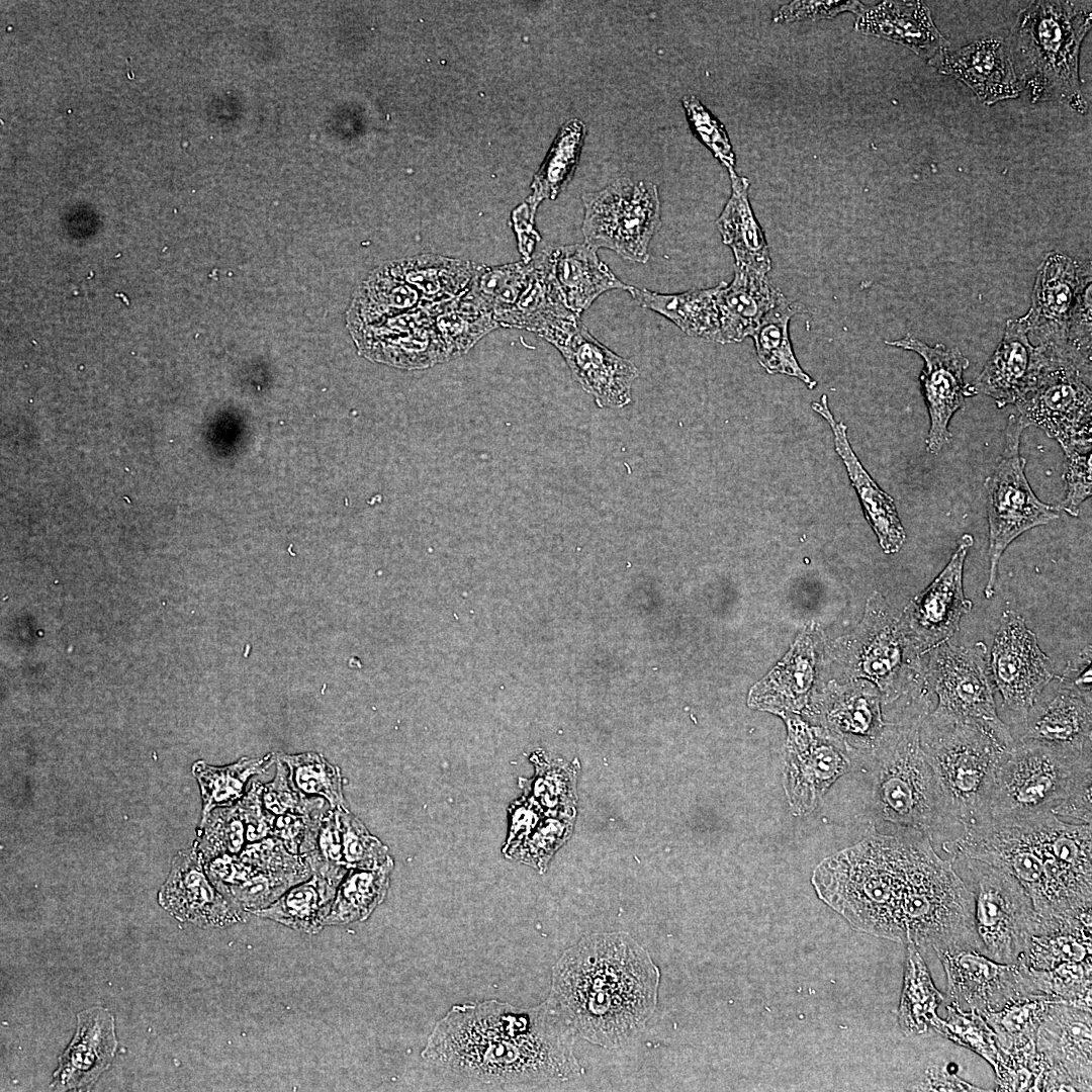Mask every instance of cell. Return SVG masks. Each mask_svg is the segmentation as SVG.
Returning <instances> with one entry per match:
<instances>
[{
    "label": "cell",
    "mask_w": 1092,
    "mask_h": 1092,
    "mask_svg": "<svg viewBox=\"0 0 1092 1092\" xmlns=\"http://www.w3.org/2000/svg\"><path fill=\"white\" fill-rule=\"evenodd\" d=\"M575 1035L548 1000L531 1008L497 1000L459 1004L437 1022L422 1058L483 1084H560L581 1072Z\"/></svg>",
    "instance_id": "cell-1"
},
{
    "label": "cell",
    "mask_w": 1092,
    "mask_h": 1092,
    "mask_svg": "<svg viewBox=\"0 0 1092 1092\" xmlns=\"http://www.w3.org/2000/svg\"><path fill=\"white\" fill-rule=\"evenodd\" d=\"M660 973L627 932L595 933L556 962L547 1000L575 1034L606 1048L629 1043L653 1015Z\"/></svg>",
    "instance_id": "cell-2"
},
{
    "label": "cell",
    "mask_w": 1092,
    "mask_h": 1092,
    "mask_svg": "<svg viewBox=\"0 0 1092 1092\" xmlns=\"http://www.w3.org/2000/svg\"><path fill=\"white\" fill-rule=\"evenodd\" d=\"M1092 824L1054 814L1013 822L963 826L941 844L951 858H972L1011 874L1031 899L1037 919L1092 906Z\"/></svg>",
    "instance_id": "cell-3"
},
{
    "label": "cell",
    "mask_w": 1092,
    "mask_h": 1092,
    "mask_svg": "<svg viewBox=\"0 0 1092 1092\" xmlns=\"http://www.w3.org/2000/svg\"><path fill=\"white\" fill-rule=\"evenodd\" d=\"M934 852L927 837L874 831L820 861L811 883L854 929L906 943V923Z\"/></svg>",
    "instance_id": "cell-4"
},
{
    "label": "cell",
    "mask_w": 1092,
    "mask_h": 1092,
    "mask_svg": "<svg viewBox=\"0 0 1092 1092\" xmlns=\"http://www.w3.org/2000/svg\"><path fill=\"white\" fill-rule=\"evenodd\" d=\"M926 716L905 712L900 722L885 725L873 746L860 752L855 769L863 775L869 833L880 823L892 826V834L919 835L942 844L962 832L920 745V725Z\"/></svg>",
    "instance_id": "cell-5"
},
{
    "label": "cell",
    "mask_w": 1092,
    "mask_h": 1092,
    "mask_svg": "<svg viewBox=\"0 0 1092 1092\" xmlns=\"http://www.w3.org/2000/svg\"><path fill=\"white\" fill-rule=\"evenodd\" d=\"M1091 23L1090 2L1034 1L1018 13L1008 51L1031 103L1058 101L1087 114L1079 56Z\"/></svg>",
    "instance_id": "cell-6"
},
{
    "label": "cell",
    "mask_w": 1092,
    "mask_h": 1092,
    "mask_svg": "<svg viewBox=\"0 0 1092 1092\" xmlns=\"http://www.w3.org/2000/svg\"><path fill=\"white\" fill-rule=\"evenodd\" d=\"M919 739L951 816L962 828L985 821L996 771L1010 749L979 725L930 713L921 722Z\"/></svg>",
    "instance_id": "cell-7"
},
{
    "label": "cell",
    "mask_w": 1092,
    "mask_h": 1092,
    "mask_svg": "<svg viewBox=\"0 0 1092 1092\" xmlns=\"http://www.w3.org/2000/svg\"><path fill=\"white\" fill-rule=\"evenodd\" d=\"M1091 757V747L1080 751L1032 739L1016 740L996 771L986 820L1013 822L1053 814L1092 775Z\"/></svg>",
    "instance_id": "cell-8"
},
{
    "label": "cell",
    "mask_w": 1092,
    "mask_h": 1092,
    "mask_svg": "<svg viewBox=\"0 0 1092 1092\" xmlns=\"http://www.w3.org/2000/svg\"><path fill=\"white\" fill-rule=\"evenodd\" d=\"M1036 372L1015 402L1024 428L1034 426L1058 441L1065 455L1091 449V369L1069 355L1036 346Z\"/></svg>",
    "instance_id": "cell-9"
},
{
    "label": "cell",
    "mask_w": 1092,
    "mask_h": 1092,
    "mask_svg": "<svg viewBox=\"0 0 1092 1092\" xmlns=\"http://www.w3.org/2000/svg\"><path fill=\"white\" fill-rule=\"evenodd\" d=\"M924 656V677L937 698L930 714L979 725L1011 750L1015 740L998 715L985 643L957 645L946 641Z\"/></svg>",
    "instance_id": "cell-10"
},
{
    "label": "cell",
    "mask_w": 1092,
    "mask_h": 1092,
    "mask_svg": "<svg viewBox=\"0 0 1092 1092\" xmlns=\"http://www.w3.org/2000/svg\"><path fill=\"white\" fill-rule=\"evenodd\" d=\"M1025 428L1017 414H1011L1005 430V448L993 473L984 481L988 494L989 573L984 595L995 594L997 571L1005 549L1022 533L1059 518L1057 506L1042 503L1025 476L1026 460L1020 455V438Z\"/></svg>",
    "instance_id": "cell-11"
},
{
    "label": "cell",
    "mask_w": 1092,
    "mask_h": 1092,
    "mask_svg": "<svg viewBox=\"0 0 1092 1092\" xmlns=\"http://www.w3.org/2000/svg\"><path fill=\"white\" fill-rule=\"evenodd\" d=\"M584 244L606 248L624 259L646 263L649 244L661 224L657 185L622 177L582 195Z\"/></svg>",
    "instance_id": "cell-12"
},
{
    "label": "cell",
    "mask_w": 1092,
    "mask_h": 1092,
    "mask_svg": "<svg viewBox=\"0 0 1092 1092\" xmlns=\"http://www.w3.org/2000/svg\"><path fill=\"white\" fill-rule=\"evenodd\" d=\"M969 872L975 899V925L982 952L1001 964L1023 963L1036 924L1028 894L1008 872L960 857Z\"/></svg>",
    "instance_id": "cell-13"
},
{
    "label": "cell",
    "mask_w": 1092,
    "mask_h": 1092,
    "mask_svg": "<svg viewBox=\"0 0 1092 1092\" xmlns=\"http://www.w3.org/2000/svg\"><path fill=\"white\" fill-rule=\"evenodd\" d=\"M207 862L206 873L217 890L250 912L269 906L312 873L307 857L291 853L273 836Z\"/></svg>",
    "instance_id": "cell-14"
},
{
    "label": "cell",
    "mask_w": 1092,
    "mask_h": 1092,
    "mask_svg": "<svg viewBox=\"0 0 1092 1092\" xmlns=\"http://www.w3.org/2000/svg\"><path fill=\"white\" fill-rule=\"evenodd\" d=\"M992 681L1002 698L1009 730L1016 731L1036 697L1055 676L1051 658L1040 649L1036 635L1013 610L1002 613L989 655Z\"/></svg>",
    "instance_id": "cell-15"
},
{
    "label": "cell",
    "mask_w": 1092,
    "mask_h": 1092,
    "mask_svg": "<svg viewBox=\"0 0 1092 1092\" xmlns=\"http://www.w3.org/2000/svg\"><path fill=\"white\" fill-rule=\"evenodd\" d=\"M783 787L793 815L814 811L830 787L855 769L860 752L789 714Z\"/></svg>",
    "instance_id": "cell-16"
},
{
    "label": "cell",
    "mask_w": 1092,
    "mask_h": 1092,
    "mask_svg": "<svg viewBox=\"0 0 1092 1092\" xmlns=\"http://www.w3.org/2000/svg\"><path fill=\"white\" fill-rule=\"evenodd\" d=\"M543 339L561 353L573 378L599 407L621 408L630 403L638 368L598 341L580 317L554 328Z\"/></svg>",
    "instance_id": "cell-17"
},
{
    "label": "cell",
    "mask_w": 1092,
    "mask_h": 1092,
    "mask_svg": "<svg viewBox=\"0 0 1092 1092\" xmlns=\"http://www.w3.org/2000/svg\"><path fill=\"white\" fill-rule=\"evenodd\" d=\"M973 544V536L964 534L945 567L906 610L904 631L921 656L949 641L973 608L963 586L964 564Z\"/></svg>",
    "instance_id": "cell-18"
},
{
    "label": "cell",
    "mask_w": 1092,
    "mask_h": 1092,
    "mask_svg": "<svg viewBox=\"0 0 1092 1092\" xmlns=\"http://www.w3.org/2000/svg\"><path fill=\"white\" fill-rule=\"evenodd\" d=\"M947 979L943 1003L980 1014L1002 1009L1011 1000L1033 995L1023 963L1001 964L976 949L937 954Z\"/></svg>",
    "instance_id": "cell-19"
},
{
    "label": "cell",
    "mask_w": 1092,
    "mask_h": 1092,
    "mask_svg": "<svg viewBox=\"0 0 1092 1092\" xmlns=\"http://www.w3.org/2000/svg\"><path fill=\"white\" fill-rule=\"evenodd\" d=\"M1091 281L1090 261L1052 251L1037 268L1031 305L1022 315L1035 346L1067 348L1069 320L1083 286Z\"/></svg>",
    "instance_id": "cell-20"
},
{
    "label": "cell",
    "mask_w": 1092,
    "mask_h": 1092,
    "mask_svg": "<svg viewBox=\"0 0 1092 1092\" xmlns=\"http://www.w3.org/2000/svg\"><path fill=\"white\" fill-rule=\"evenodd\" d=\"M885 344L917 353L924 361L920 383L930 419L926 449L938 454L951 438L948 424L956 412L963 408L966 397L978 392L974 385L965 384L964 372L970 361L957 347L944 344L929 346L912 336Z\"/></svg>",
    "instance_id": "cell-21"
},
{
    "label": "cell",
    "mask_w": 1092,
    "mask_h": 1092,
    "mask_svg": "<svg viewBox=\"0 0 1092 1092\" xmlns=\"http://www.w3.org/2000/svg\"><path fill=\"white\" fill-rule=\"evenodd\" d=\"M351 333L364 356L391 366L423 369L451 360L424 305Z\"/></svg>",
    "instance_id": "cell-22"
},
{
    "label": "cell",
    "mask_w": 1092,
    "mask_h": 1092,
    "mask_svg": "<svg viewBox=\"0 0 1092 1092\" xmlns=\"http://www.w3.org/2000/svg\"><path fill=\"white\" fill-rule=\"evenodd\" d=\"M1014 740L1032 739L1083 751L1092 741V692L1055 674L1029 708Z\"/></svg>",
    "instance_id": "cell-23"
},
{
    "label": "cell",
    "mask_w": 1092,
    "mask_h": 1092,
    "mask_svg": "<svg viewBox=\"0 0 1092 1092\" xmlns=\"http://www.w3.org/2000/svg\"><path fill=\"white\" fill-rule=\"evenodd\" d=\"M161 904L176 918L201 927H224L247 920L205 874L198 850L180 852L160 893Z\"/></svg>",
    "instance_id": "cell-24"
},
{
    "label": "cell",
    "mask_w": 1092,
    "mask_h": 1092,
    "mask_svg": "<svg viewBox=\"0 0 1092 1092\" xmlns=\"http://www.w3.org/2000/svg\"><path fill=\"white\" fill-rule=\"evenodd\" d=\"M928 65L963 82L986 105L1017 98L1022 91L1008 47L1000 37L982 38L957 51L944 49Z\"/></svg>",
    "instance_id": "cell-25"
},
{
    "label": "cell",
    "mask_w": 1092,
    "mask_h": 1092,
    "mask_svg": "<svg viewBox=\"0 0 1092 1092\" xmlns=\"http://www.w3.org/2000/svg\"><path fill=\"white\" fill-rule=\"evenodd\" d=\"M1035 1043L1050 1069L1069 1076L1078 1091H1091V1010L1053 1003L1038 1026Z\"/></svg>",
    "instance_id": "cell-26"
},
{
    "label": "cell",
    "mask_w": 1092,
    "mask_h": 1092,
    "mask_svg": "<svg viewBox=\"0 0 1092 1092\" xmlns=\"http://www.w3.org/2000/svg\"><path fill=\"white\" fill-rule=\"evenodd\" d=\"M537 256L564 305L577 316L603 293L630 287L584 243L545 247Z\"/></svg>",
    "instance_id": "cell-27"
},
{
    "label": "cell",
    "mask_w": 1092,
    "mask_h": 1092,
    "mask_svg": "<svg viewBox=\"0 0 1092 1092\" xmlns=\"http://www.w3.org/2000/svg\"><path fill=\"white\" fill-rule=\"evenodd\" d=\"M77 1029L53 1078L58 1091L87 1090L108 1069L117 1039L114 1018L108 1010L93 1007L77 1015Z\"/></svg>",
    "instance_id": "cell-28"
},
{
    "label": "cell",
    "mask_w": 1092,
    "mask_h": 1092,
    "mask_svg": "<svg viewBox=\"0 0 1092 1092\" xmlns=\"http://www.w3.org/2000/svg\"><path fill=\"white\" fill-rule=\"evenodd\" d=\"M1040 354L1028 336L1023 316L1006 322L1003 338L975 383L977 392L993 398L998 408L1015 404L1038 367Z\"/></svg>",
    "instance_id": "cell-29"
},
{
    "label": "cell",
    "mask_w": 1092,
    "mask_h": 1092,
    "mask_svg": "<svg viewBox=\"0 0 1092 1092\" xmlns=\"http://www.w3.org/2000/svg\"><path fill=\"white\" fill-rule=\"evenodd\" d=\"M827 400V396L823 394L819 402H813L812 407L831 427L834 435L835 450L846 467L851 485L858 495L866 519L877 535L880 546L887 554L896 553L903 546L906 533L897 513L894 499L879 487L863 468L851 449L846 426L835 421L828 407Z\"/></svg>",
    "instance_id": "cell-30"
},
{
    "label": "cell",
    "mask_w": 1092,
    "mask_h": 1092,
    "mask_svg": "<svg viewBox=\"0 0 1092 1092\" xmlns=\"http://www.w3.org/2000/svg\"><path fill=\"white\" fill-rule=\"evenodd\" d=\"M307 859L312 871L308 879L291 887L269 906L252 913L295 930L309 934L318 932L348 869L315 855Z\"/></svg>",
    "instance_id": "cell-31"
},
{
    "label": "cell",
    "mask_w": 1092,
    "mask_h": 1092,
    "mask_svg": "<svg viewBox=\"0 0 1092 1092\" xmlns=\"http://www.w3.org/2000/svg\"><path fill=\"white\" fill-rule=\"evenodd\" d=\"M856 31L902 44L929 61L948 48V40L921 1H882L856 15Z\"/></svg>",
    "instance_id": "cell-32"
},
{
    "label": "cell",
    "mask_w": 1092,
    "mask_h": 1092,
    "mask_svg": "<svg viewBox=\"0 0 1092 1092\" xmlns=\"http://www.w3.org/2000/svg\"><path fill=\"white\" fill-rule=\"evenodd\" d=\"M717 305L719 343L741 342L751 337L761 318L777 304L782 293L766 275L735 267L733 280L720 282Z\"/></svg>",
    "instance_id": "cell-33"
},
{
    "label": "cell",
    "mask_w": 1092,
    "mask_h": 1092,
    "mask_svg": "<svg viewBox=\"0 0 1092 1092\" xmlns=\"http://www.w3.org/2000/svg\"><path fill=\"white\" fill-rule=\"evenodd\" d=\"M1023 964L1049 971L1064 964H1092V910L1037 919Z\"/></svg>",
    "instance_id": "cell-34"
},
{
    "label": "cell",
    "mask_w": 1092,
    "mask_h": 1092,
    "mask_svg": "<svg viewBox=\"0 0 1092 1092\" xmlns=\"http://www.w3.org/2000/svg\"><path fill=\"white\" fill-rule=\"evenodd\" d=\"M868 623L862 643V672L881 688L885 701L891 702L902 692L903 651L905 645H912L881 599L873 602Z\"/></svg>",
    "instance_id": "cell-35"
},
{
    "label": "cell",
    "mask_w": 1092,
    "mask_h": 1092,
    "mask_svg": "<svg viewBox=\"0 0 1092 1092\" xmlns=\"http://www.w3.org/2000/svg\"><path fill=\"white\" fill-rule=\"evenodd\" d=\"M731 196L716 220L722 241L733 252L735 267L766 275L771 269L769 249L748 199L749 181L728 171Z\"/></svg>",
    "instance_id": "cell-36"
},
{
    "label": "cell",
    "mask_w": 1092,
    "mask_h": 1092,
    "mask_svg": "<svg viewBox=\"0 0 1092 1092\" xmlns=\"http://www.w3.org/2000/svg\"><path fill=\"white\" fill-rule=\"evenodd\" d=\"M813 664L810 642L799 638L771 672L752 687L748 706L782 716L801 711L812 686Z\"/></svg>",
    "instance_id": "cell-37"
},
{
    "label": "cell",
    "mask_w": 1092,
    "mask_h": 1092,
    "mask_svg": "<svg viewBox=\"0 0 1092 1092\" xmlns=\"http://www.w3.org/2000/svg\"><path fill=\"white\" fill-rule=\"evenodd\" d=\"M719 287L659 293L630 286L628 292L640 306L663 315L687 335L719 343Z\"/></svg>",
    "instance_id": "cell-38"
},
{
    "label": "cell",
    "mask_w": 1092,
    "mask_h": 1092,
    "mask_svg": "<svg viewBox=\"0 0 1092 1092\" xmlns=\"http://www.w3.org/2000/svg\"><path fill=\"white\" fill-rule=\"evenodd\" d=\"M422 305L419 292L388 263L374 270L360 285L348 313V325L352 332Z\"/></svg>",
    "instance_id": "cell-39"
},
{
    "label": "cell",
    "mask_w": 1092,
    "mask_h": 1092,
    "mask_svg": "<svg viewBox=\"0 0 1092 1092\" xmlns=\"http://www.w3.org/2000/svg\"><path fill=\"white\" fill-rule=\"evenodd\" d=\"M391 264L419 292L423 304L443 303L463 294L480 265L436 254H421Z\"/></svg>",
    "instance_id": "cell-40"
},
{
    "label": "cell",
    "mask_w": 1092,
    "mask_h": 1092,
    "mask_svg": "<svg viewBox=\"0 0 1092 1092\" xmlns=\"http://www.w3.org/2000/svg\"><path fill=\"white\" fill-rule=\"evenodd\" d=\"M450 359L469 351L483 336L498 328L492 313L467 289L443 303L424 304Z\"/></svg>",
    "instance_id": "cell-41"
},
{
    "label": "cell",
    "mask_w": 1092,
    "mask_h": 1092,
    "mask_svg": "<svg viewBox=\"0 0 1092 1092\" xmlns=\"http://www.w3.org/2000/svg\"><path fill=\"white\" fill-rule=\"evenodd\" d=\"M906 949L899 1023L905 1035H922L932 1030L945 997L934 986L919 948L908 942Z\"/></svg>",
    "instance_id": "cell-42"
},
{
    "label": "cell",
    "mask_w": 1092,
    "mask_h": 1092,
    "mask_svg": "<svg viewBox=\"0 0 1092 1092\" xmlns=\"http://www.w3.org/2000/svg\"><path fill=\"white\" fill-rule=\"evenodd\" d=\"M796 312V305L782 295L761 318L751 338L758 362L766 372L796 377L812 389L817 382L799 365L790 339L789 324Z\"/></svg>",
    "instance_id": "cell-43"
},
{
    "label": "cell",
    "mask_w": 1092,
    "mask_h": 1092,
    "mask_svg": "<svg viewBox=\"0 0 1092 1092\" xmlns=\"http://www.w3.org/2000/svg\"><path fill=\"white\" fill-rule=\"evenodd\" d=\"M585 133V124L576 118L568 120L560 128L531 184L532 193L527 199V206L533 220L540 202L555 199L571 180L579 161Z\"/></svg>",
    "instance_id": "cell-44"
},
{
    "label": "cell",
    "mask_w": 1092,
    "mask_h": 1092,
    "mask_svg": "<svg viewBox=\"0 0 1092 1092\" xmlns=\"http://www.w3.org/2000/svg\"><path fill=\"white\" fill-rule=\"evenodd\" d=\"M392 869L393 860L389 857L375 869L349 870L338 887L324 926L368 918L386 896Z\"/></svg>",
    "instance_id": "cell-45"
},
{
    "label": "cell",
    "mask_w": 1092,
    "mask_h": 1092,
    "mask_svg": "<svg viewBox=\"0 0 1092 1092\" xmlns=\"http://www.w3.org/2000/svg\"><path fill=\"white\" fill-rule=\"evenodd\" d=\"M880 701L876 689L860 684L830 702L827 711L830 724L852 737L853 748L859 752L871 748L885 727Z\"/></svg>",
    "instance_id": "cell-46"
},
{
    "label": "cell",
    "mask_w": 1092,
    "mask_h": 1092,
    "mask_svg": "<svg viewBox=\"0 0 1092 1092\" xmlns=\"http://www.w3.org/2000/svg\"><path fill=\"white\" fill-rule=\"evenodd\" d=\"M534 274L532 259L502 266L479 265L468 289L492 313L499 327L525 293Z\"/></svg>",
    "instance_id": "cell-47"
},
{
    "label": "cell",
    "mask_w": 1092,
    "mask_h": 1092,
    "mask_svg": "<svg viewBox=\"0 0 1092 1092\" xmlns=\"http://www.w3.org/2000/svg\"><path fill=\"white\" fill-rule=\"evenodd\" d=\"M274 761L276 753L262 758L243 757L234 764L221 767L197 761L193 765V774L200 785L204 814L214 807L239 802L244 797L248 781L264 774Z\"/></svg>",
    "instance_id": "cell-48"
},
{
    "label": "cell",
    "mask_w": 1092,
    "mask_h": 1092,
    "mask_svg": "<svg viewBox=\"0 0 1092 1092\" xmlns=\"http://www.w3.org/2000/svg\"><path fill=\"white\" fill-rule=\"evenodd\" d=\"M1055 1002L1061 1001L1049 995L1020 996L998 1011L981 1015L994 1030L999 1049L1008 1050L1035 1039L1042 1018Z\"/></svg>",
    "instance_id": "cell-49"
},
{
    "label": "cell",
    "mask_w": 1092,
    "mask_h": 1092,
    "mask_svg": "<svg viewBox=\"0 0 1092 1092\" xmlns=\"http://www.w3.org/2000/svg\"><path fill=\"white\" fill-rule=\"evenodd\" d=\"M287 767L292 786L302 795L322 797L332 809L345 808L339 768L316 752L276 753Z\"/></svg>",
    "instance_id": "cell-50"
},
{
    "label": "cell",
    "mask_w": 1092,
    "mask_h": 1092,
    "mask_svg": "<svg viewBox=\"0 0 1092 1092\" xmlns=\"http://www.w3.org/2000/svg\"><path fill=\"white\" fill-rule=\"evenodd\" d=\"M198 852L204 862L223 854H239L250 841V822L243 804L206 813Z\"/></svg>",
    "instance_id": "cell-51"
},
{
    "label": "cell",
    "mask_w": 1092,
    "mask_h": 1092,
    "mask_svg": "<svg viewBox=\"0 0 1092 1092\" xmlns=\"http://www.w3.org/2000/svg\"><path fill=\"white\" fill-rule=\"evenodd\" d=\"M996 1091H1041L1050 1069L1035 1039L1000 1050L995 1066Z\"/></svg>",
    "instance_id": "cell-52"
},
{
    "label": "cell",
    "mask_w": 1092,
    "mask_h": 1092,
    "mask_svg": "<svg viewBox=\"0 0 1092 1092\" xmlns=\"http://www.w3.org/2000/svg\"><path fill=\"white\" fill-rule=\"evenodd\" d=\"M944 1006L947 1017H938L932 1030L976 1053L994 1067L999 1045L985 1018L976 1010L965 1011L952 1003H944Z\"/></svg>",
    "instance_id": "cell-53"
},
{
    "label": "cell",
    "mask_w": 1092,
    "mask_h": 1092,
    "mask_svg": "<svg viewBox=\"0 0 1092 1092\" xmlns=\"http://www.w3.org/2000/svg\"><path fill=\"white\" fill-rule=\"evenodd\" d=\"M536 766L535 777L531 781L520 780V787L525 790L530 800L547 811L563 807L571 796V771L562 761L549 760L544 754L534 753L531 757Z\"/></svg>",
    "instance_id": "cell-54"
},
{
    "label": "cell",
    "mask_w": 1092,
    "mask_h": 1092,
    "mask_svg": "<svg viewBox=\"0 0 1092 1092\" xmlns=\"http://www.w3.org/2000/svg\"><path fill=\"white\" fill-rule=\"evenodd\" d=\"M337 810L342 832V866L348 870H370L383 864L390 857L388 848L347 807Z\"/></svg>",
    "instance_id": "cell-55"
},
{
    "label": "cell",
    "mask_w": 1092,
    "mask_h": 1092,
    "mask_svg": "<svg viewBox=\"0 0 1092 1092\" xmlns=\"http://www.w3.org/2000/svg\"><path fill=\"white\" fill-rule=\"evenodd\" d=\"M569 827L563 816L542 820L524 840L503 850V854L544 873L552 854L566 839Z\"/></svg>",
    "instance_id": "cell-56"
},
{
    "label": "cell",
    "mask_w": 1092,
    "mask_h": 1092,
    "mask_svg": "<svg viewBox=\"0 0 1092 1092\" xmlns=\"http://www.w3.org/2000/svg\"><path fill=\"white\" fill-rule=\"evenodd\" d=\"M681 101L695 133L728 171L734 170L735 155L723 124L707 110L695 95H685Z\"/></svg>",
    "instance_id": "cell-57"
},
{
    "label": "cell",
    "mask_w": 1092,
    "mask_h": 1092,
    "mask_svg": "<svg viewBox=\"0 0 1092 1092\" xmlns=\"http://www.w3.org/2000/svg\"><path fill=\"white\" fill-rule=\"evenodd\" d=\"M1066 456L1067 471L1064 475L1066 495L1057 506L1073 517H1078L1081 505L1092 494L1091 450H1078Z\"/></svg>",
    "instance_id": "cell-58"
},
{
    "label": "cell",
    "mask_w": 1092,
    "mask_h": 1092,
    "mask_svg": "<svg viewBox=\"0 0 1092 1092\" xmlns=\"http://www.w3.org/2000/svg\"><path fill=\"white\" fill-rule=\"evenodd\" d=\"M866 5L859 1H793L781 6L775 13L776 23L793 22L804 19H832L848 11L858 15Z\"/></svg>",
    "instance_id": "cell-59"
},
{
    "label": "cell",
    "mask_w": 1092,
    "mask_h": 1092,
    "mask_svg": "<svg viewBox=\"0 0 1092 1092\" xmlns=\"http://www.w3.org/2000/svg\"><path fill=\"white\" fill-rule=\"evenodd\" d=\"M542 809L532 800L523 797L508 809L509 832L502 850L509 849L524 840L539 824Z\"/></svg>",
    "instance_id": "cell-60"
},
{
    "label": "cell",
    "mask_w": 1092,
    "mask_h": 1092,
    "mask_svg": "<svg viewBox=\"0 0 1092 1092\" xmlns=\"http://www.w3.org/2000/svg\"><path fill=\"white\" fill-rule=\"evenodd\" d=\"M1092 775L1085 777L1073 792L1053 811L1057 817L1092 824Z\"/></svg>",
    "instance_id": "cell-61"
},
{
    "label": "cell",
    "mask_w": 1092,
    "mask_h": 1092,
    "mask_svg": "<svg viewBox=\"0 0 1092 1092\" xmlns=\"http://www.w3.org/2000/svg\"><path fill=\"white\" fill-rule=\"evenodd\" d=\"M917 1090L920 1091H985V1089L979 1088L968 1081L960 1078L954 1072H951L946 1067H931L929 1068L919 1084Z\"/></svg>",
    "instance_id": "cell-62"
},
{
    "label": "cell",
    "mask_w": 1092,
    "mask_h": 1092,
    "mask_svg": "<svg viewBox=\"0 0 1092 1092\" xmlns=\"http://www.w3.org/2000/svg\"><path fill=\"white\" fill-rule=\"evenodd\" d=\"M1091 655V646L1085 647L1074 659L1068 662L1061 674L1086 692H1092Z\"/></svg>",
    "instance_id": "cell-63"
}]
</instances>
